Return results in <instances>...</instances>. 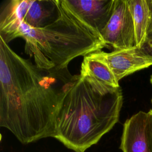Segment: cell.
I'll use <instances>...</instances> for the list:
<instances>
[{
    "label": "cell",
    "instance_id": "cell-1",
    "mask_svg": "<svg viewBox=\"0 0 152 152\" xmlns=\"http://www.w3.org/2000/svg\"><path fill=\"white\" fill-rule=\"evenodd\" d=\"M78 75L42 69L0 37V126L24 144L54 138L61 100Z\"/></svg>",
    "mask_w": 152,
    "mask_h": 152
},
{
    "label": "cell",
    "instance_id": "cell-2",
    "mask_svg": "<svg viewBox=\"0 0 152 152\" xmlns=\"http://www.w3.org/2000/svg\"><path fill=\"white\" fill-rule=\"evenodd\" d=\"M122 104L121 87L80 74L61 100L54 138L75 152H84L119 121Z\"/></svg>",
    "mask_w": 152,
    "mask_h": 152
},
{
    "label": "cell",
    "instance_id": "cell-3",
    "mask_svg": "<svg viewBox=\"0 0 152 152\" xmlns=\"http://www.w3.org/2000/svg\"><path fill=\"white\" fill-rule=\"evenodd\" d=\"M58 17L41 28H34L21 21L11 38L21 37L26 42L25 52L33 56L34 64L49 71L68 69L69 62L102 50L107 45L100 35L82 22L57 0Z\"/></svg>",
    "mask_w": 152,
    "mask_h": 152
},
{
    "label": "cell",
    "instance_id": "cell-4",
    "mask_svg": "<svg viewBox=\"0 0 152 152\" xmlns=\"http://www.w3.org/2000/svg\"><path fill=\"white\" fill-rule=\"evenodd\" d=\"M100 36L115 50L135 46L134 25L127 0H115L112 14Z\"/></svg>",
    "mask_w": 152,
    "mask_h": 152
},
{
    "label": "cell",
    "instance_id": "cell-5",
    "mask_svg": "<svg viewBox=\"0 0 152 152\" xmlns=\"http://www.w3.org/2000/svg\"><path fill=\"white\" fill-rule=\"evenodd\" d=\"M88 55L104 62L118 81L129 74L152 65V57L137 46L110 52L100 50Z\"/></svg>",
    "mask_w": 152,
    "mask_h": 152
},
{
    "label": "cell",
    "instance_id": "cell-6",
    "mask_svg": "<svg viewBox=\"0 0 152 152\" xmlns=\"http://www.w3.org/2000/svg\"><path fill=\"white\" fill-rule=\"evenodd\" d=\"M82 22L100 35L113 11L115 0H61Z\"/></svg>",
    "mask_w": 152,
    "mask_h": 152
},
{
    "label": "cell",
    "instance_id": "cell-7",
    "mask_svg": "<svg viewBox=\"0 0 152 152\" xmlns=\"http://www.w3.org/2000/svg\"><path fill=\"white\" fill-rule=\"evenodd\" d=\"M148 113L140 111L123 125L120 149L123 152H151L147 138Z\"/></svg>",
    "mask_w": 152,
    "mask_h": 152
},
{
    "label": "cell",
    "instance_id": "cell-8",
    "mask_svg": "<svg viewBox=\"0 0 152 152\" xmlns=\"http://www.w3.org/2000/svg\"><path fill=\"white\" fill-rule=\"evenodd\" d=\"M59 16L57 0H28L23 22L34 28L51 24Z\"/></svg>",
    "mask_w": 152,
    "mask_h": 152
},
{
    "label": "cell",
    "instance_id": "cell-9",
    "mask_svg": "<svg viewBox=\"0 0 152 152\" xmlns=\"http://www.w3.org/2000/svg\"><path fill=\"white\" fill-rule=\"evenodd\" d=\"M135 30V46L141 48L146 42L152 19L147 0H127Z\"/></svg>",
    "mask_w": 152,
    "mask_h": 152
},
{
    "label": "cell",
    "instance_id": "cell-10",
    "mask_svg": "<svg viewBox=\"0 0 152 152\" xmlns=\"http://www.w3.org/2000/svg\"><path fill=\"white\" fill-rule=\"evenodd\" d=\"M80 75L89 76L107 86L119 88V81L116 78L109 66L103 61L90 57L84 56Z\"/></svg>",
    "mask_w": 152,
    "mask_h": 152
},
{
    "label": "cell",
    "instance_id": "cell-11",
    "mask_svg": "<svg viewBox=\"0 0 152 152\" xmlns=\"http://www.w3.org/2000/svg\"><path fill=\"white\" fill-rule=\"evenodd\" d=\"M148 121L147 125V138L151 152H152V110L148 112Z\"/></svg>",
    "mask_w": 152,
    "mask_h": 152
},
{
    "label": "cell",
    "instance_id": "cell-12",
    "mask_svg": "<svg viewBox=\"0 0 152 152\" xmlns=\"http://www.w3.org/2000/svg\"><path fill=\"white\" fill-rule=\"evenodd\" d=\"M141 49L147 55L152 57V42H146Z\"/></svg>",
    "mask_w": 152,
    "mask_h": 152
},
{
    "label": "cell",
    "instance_id": "cell-13",
    "mask_svg": "<svg viewBox=\"0 0 152 152\" xmlns=\"http://www.w3.org/2000/svg\"><path fill=\"white\" fill-rule=\"evenodd\" d=\"M146 42H152V19L150 24V27L147 32V37Z\"/></svg>",
    "mask_w": 152,
    "mask_h": 152
},
{
    "label": "cell",
    "instance_id": "cell-14",
    "mask_svg": "<svg viewBox=\"0 0 152 152\" xmlns=\"http://www.w3.org/2000/svg\"><path fill=\"white\" fill-rule=\"evenodd\" d=\"M147 2L150 7V10L151 14V17H152V0H147Z\"/></svg>",
    "mask_w": 152,
    "mask_h": 152
},
{
    "label": "cell",
    "instance_id": "cell-15",
    "mask_svg": "<svg viewBox=\"0 0 152 152\" xmlns=\"http://www.w3.org/2000/svg\"><path fill=\"white\" fill-rule=\"evenodd\" d=\"M150 83H151V85H152V75H151V77H150Z\"/></svg>",
    "mask_w": 152,
    "mask_h": 152
},
{
    "label": "cell",
    "instance_id": "cell-16",
    "mask_svg": "<svg viewBox=\"0 0 152 152\" xmlns=\"http://www.w3.org/2000/svg\"><path fill=\"white\" fill-rule=\"evenodd\" d=\"M151 104H152V98H151ZM151 110H152V108H151Z\"/></svg>",
    "mask_w": 152,
    "mask_h": 152
}]
</instances>
